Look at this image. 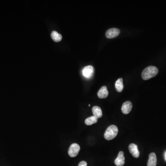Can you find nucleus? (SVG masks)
Wrapping results in <instances>:
<instances>
[{
	"mask_svg": "<svg viewBox=\"0 0 166 166\" xmlns=\"http://www.w3.org/2000/svg\"><path fill=\"white\" fill-rule=\"evenodd\" d=\"M158 69L154 66H149L146 68L142 73V77L144 80H148L155 77L158 74Z\"/></svg>",
	"mask_w": 166,
	"mask_h": 166,
	"instance_id": "nucleus-1",
	"label": "nucleus"
},
{
	"mask_svg": "<svg viewBox=\"0 0 166 166\" xmlns=\"http://www.w3.org/2000/svg\"><path fill=\"white\" fill-rule=\"evenodd\" d=\"M118 133V127L115 125H111L105 131L104 138L107 140H111L117 136Z\"/></svg>",
	"mask_w": 166,
	"mask_h": 166,
	"instance_id": "nucleus-2",
	"label": "nucleus"
},
{
	"mask_svg": "<svg viewBox=\"0 0 166 166\" xmlns=\"http://www.w3.org/2000/svg\"><path fill=\"white\" fill-rule=\"evenodd\" d=\"M80 147L78 144L74 143L71 145L68 150V154L71 157H76L79 152H80Z\"/></svg>",
	"mask_w": 166,
	"mask_h": 166,
	"instance_id": "nucleus-3",
	"label": "nucleus"
},
{
	"mask_svg": "<svg viewBox=\"0 0 166 166\" xmlns=\"http://www.w3.org/2000/svg\"><path fill=\"white\" fill-rule=\"evenodd\" d=\"M120 33V30L118 29L113 28L108 30L106 33V36L108 39H113L118 36Z\"/></svg>",
	"mask_w": 166,
	"mask_h": 166,
	"instance_id": "nucleus-4",
	"label": "nucleus"
},
{
	"mask_svg": "<svg viewBox=\"0 0 166 166\" xmlns=\"http://www.w3.org/2000/svg\"><path fill=\"white\" fill-rule=\"evenodd\" d=\"M129 152L135 158H138L139 156L140 153L138 149V146L134 144H130L128 147Z\"/></svg>",
	"mask_w": 166,
	"mask_h": 166,
	"instance_id": "nucleus-5",
	"label": "nucleus"
},
{
	"mask_svg": "<svg viewBox=\"0 0 166 166\" xmlns=\"http://www.w3.org/2000/svg\"><path fill=\"white\" fill-rule=\"evenodd\" d=\"M123 152H119L118 156L114 161L115 165L117 166H123L125 164V156Z\"/></svg>",
	"mask_w": 166,
	"mask_h": 166,
	"instance_id": "nucleus-6",
	"label": "nucleus"
},
{
	"mask_svg": "<svg viewBox=\"0 0 166 166\" xmlns=\"http://www.w3.org/2000/svg\"><path fill=\"white\" fill-rule=\"evenodd\" d=\"M133 108V104L130 101H127L124 102L121 107V111L124 114H129Z\"/></svg>",
	"mask_w": 166,
	"mask_h": 166,
	"instance_id": "nucleus-7",
	"label": "nucleus"
},
{
	"mask_svg": "<svg viewBox=\"0 0 166 166\" xmlns=\"http://www.w3.org/2000/svg\"><path fill=\"white\" fill-rule=\"evenodd\" d=\"M94 72L93 67L92 66H88L83 69V74L87 78H90L92 76Z\"/></svg>",
	"mask_w": 166,
	"mask_h": 166,
	"instance_id": "nucleus-8",
	"label": "nucleus"
},
{
	"mask_svg": "<svg viewBox=\"0 0 166 166\" xmlns=\"http://www.w3.org/2000/svg\"><path fill=\"white\" fill-rule=\"evenodd\" d=\"M148 161L147 166H156L157 164V157L155 153H152L149 154Z\"/></svg>",
	"mask_w": 166,
	"mask_h": 166,
	"instance_id": "nucleus-9",
	"label": "nucleus"
},
{
	"mask_svg": "<svg viewBox=\"0 0 166 166\" xmlns=\"http://www.w3.org/2000/svg\"><path fill=\"white\" fill-rule=\"evenodd\" d=\"M108 92L107 88L105 86L102 87L99 90L97 95L99 98L101 99H105L108 96Z\"/></svg>",
	"mask_w": 166,
	"mask_h": 166,
	"instance_id": "nucleus-10",
	"label": "nucleus"
},
{
	"mask_svg": "<svg viewBox=\"0 0 166 166\" xmlns=\"http://www.w3.org/2000/svg\"><path fill=\"white\" fill-rule=\"evenodd\" d=\"M92 112L94 116H95L97 119L101 118L102 116V110L99 107L96 106L93 107L92 108Z\"/></svg>",
	"mask_w": 166,
	"mask_h": 166,
	"instance_id": "nucleus-11",
	"label": "nucleus"
},
{
	"mask_svg": "<svg viewBox=\"0 0 166 166\" xmlns=\"http://www.w3.org/2000/svg\"><path fill=\"white\" fill-rule=\"evenodd\" d=\"M115 88L117 92H121L123 90L124 88V85L123 83V79L122 78H120L116 81L115 83Z\"/></svg>",
	"mask_w": 166,
	"mask_h": 166,
	"instance_id": "nucleus-12",
	"label": "nucleus"
},
{
	"mask_svg": "<svg viewBox=\"0 0 166 166\" xmlns=\"http://www.w3.org/2000/svg\"><path fill=\"white\" fill-rule=\"evenodd\" d=\"M52 39L55 42H59L62 40V36L61 34L58 33L56 31H53L51 34Z\"/></svg>",
	"mask_w": 166,
	"mask_h": 166,
	"instance_id": "nucleus-13",
	"label": "nucleus"
},
{
	"mask_svg": "<svg viewBox=\"0 0 166 166\" xmlns=\"http://www.w3.org/2000/svg\"><path fill=\"white\" fill-rule=\"evenodd\" d=\"M97 121H98V119L93 115V116L87 118L85 120V123L88 126H90V125L96 123L97 122Z\"/></svg>",
	"mask_w": 166,
	"mask_h": 166,
	"instance_id": "nucleus-14",
	"label": "nucleus"
},
{
	"mask_svg": "<svg viewBox=\"0 0 166 166\" xmlns=\"http://www.w3.org/2000/svg\"><path fill=\"white\" fill-rule=\"evenodd\" d=\"M78 166H87V163L86 161H81L80 162Z\"/></svg>",
	"mask_w": 166,
	"mask_h": 166,
	"instance_id": "nucleus-15",
	"label": "nucleus"
},
{
	"mask_svg": "<svg viewBox=\"0 0 166 166\" xmlns=\"http://www.w3.org/2000/svg\"><path fill=\"white\" fill-rule=\"evenodd\" d=\"M164 157H165V159L166 161V151L165 152V153H164Z\"/></svg>",
	"mask_w": 166,
	"mask_h": 166,
	"instance_id": "nucleus-16",
	"label": "nucleus"
}]
</instances>
